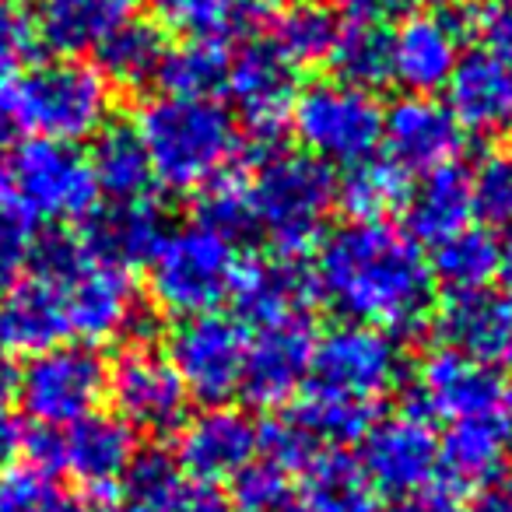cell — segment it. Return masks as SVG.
<instances>
[{
  "mask_svg": "<svg viewBox=\"0 0 512 512\" xmlns=\"http://www.w3.org/2000/svg\"><path fill=\"white\" fill-rule=\"evenodd\" d=\"M313 285L344 323L386 334H414L435 295L421 246L390 221H344L323 235Z\"/></svg>",
  "mask_w": 512,
  "mask_h": 512,
  "instance_id": "cell-1",
  "label": "cell"
},
{
  "mask_svg": "<svg viewBox=\"0 0 512 512\" xmlns=\"http://www.w3.org/2000/svg\"><path fill=\"white\" fill-rule=\"evenodd\" d=\"M151 176L172 193H200L232 169L239 151V127L218 99H183L158 95L144 102L134 123Z\"/></svg>",
  "mask_w": 512,
  "mask_h": 512,
  "instance_id": "cell-2",
  "label": "cell"
},
{
  "mask_svg": "<svg viewBox=\"0 0 512 512\" xmlns=\"http://www.w3.org/2000/svg\"><path fill=\"white\" fill-rule=\"evenodd\" d=\"M0 116L36 141L78 144L95 137L113 116V88L95 64L71 57L29 64L4 92Z\"/></svg>",
  "mask_w": 512,
  "mask_h": 512,
  "instance_id": "cell-3",
  "label": "cell"
},
{
  "mask_svg": "<svg viewBox=\"0 0 512 512\" xmlns=\"http://www.w3.org/2000/svg\"><path fill=\"white\" fill-rule=\"evenodd\" d=\"M256 235H264L274 256L302 260L323 239L330 211L337 207L334 169L306 151H274L249 162Z\"/></svg>",
  "mask_w": 512,
  "mask_h": 512,
  "instance_id": "cell-4",
  "label": "cell"
},
{
  "mask_svg": "<svg viewBox=\"0 0 512 512\" xmlns=\"http://www.w3.org/2000/svg\"><path fill=\"white\" fill-rule=\"evenodd\" d=\"M239 264V246L204 221L172 228L148 260L151 299L162 313L179 320L214 313L221 302L232 299Z\"/></svg>",
  "mask_w": 512,
  "mask_h": 512,
  "instance_id": "cell-5",
  "label": "cell"
},
{
  "mask_svg": "<svg viewBox=\"0 0 512 512\" xmlns=\"http://www.w3.org/2000/svg\"><path fill=\"white\" fill-rule=\"evenodd\" d=\"M383 113L372 92L344 81H313L299 92L292 109V130L309 158L323 165H351L372 158L383 144Z\"/></svg>",
  "mask_w": 512,
  "mask_h": 512,
  "instance_id": "cell-6",
  "label": "cell"
},
{
  "mask_svg": "<svg viewBox=\"0 0 512 512\" xmlns=\"http://www.w3.org/2000/svg\"><path fill=\"white\" fill-rule=\"evenodd\" d=\"M404 379V351L397 337L376 327L341 323L316 337L309 379L302 390L327 393L351 404L379 407Z\"/></svg>",
  "mask_w": 512,
  "mask_h": 512,
  "instance_id": "cell-7",
  "label": "cell"
},
{
  "mask_svg": "<svg viewBox=\"0 0 512 512\" xmlns=\"http://www.w3.org/2000/svg\"><path fill=\"white\" fill-rule=\"evenodd\" d=\"M109 365L92 344H60L18 369V404L39 428H71L99 411Z\"/></svg>",
  "mask_w": 512,
  "mask_h": 512,
  "instance_id": "cell-8",
  "label": "cell"
},
{
  "mask_svg": "<svg viewBox=\"0 0 512 512\" xmlns=\"http://www.w3.org/2000/svg\"><path fill=\"white\" fill-rule=\"evenodd\" d=\"M299 67L267 39H256L228 64L225 95L249 134V162L285 148V130L299 99Z\"/></svg>",
  "mask_w": 512,
  "mask_h": 512,
  "instance_id": "cell-9",
  "label": "cell"
},
{
  "mask_svg": "<svg viewBox=\"0 0 512 512\" xmlns=\"http://www.w3.org/2000/svg\"><path fill=\"white\" fill-rule=\"evenodd\" d=\"M8 183L15 200L36 221H85L99 207L88 155L74 144L25 141L8 158Z\"/></svg>",
  "mask_w": 512,
  "mask_h": 512,
  "instance_id": "cell-10",
  "label": "cell"
},
{
  "mask_svg": "<svg viewBox=\"0 0 512 512\" xmlns=\"http://www.w3.org/2000/svg\"><path fill=\"white\" fill-rule=\"evenodd\" d=\"M57 288L64 295L71 337L78 334L81 344L95 348V344L116 341V337H130V344H148L144 334L155 327V313L144 309L141 295L130 281V271L102 264L88 253L85 264Z\"/></svg>",
  "mask_w": 512,
  "mask_h": 512,
  "instance_id": "cell-11",
  "label": "cell"
},
{
  "mask_svg": "<svg viewBox=\"0 0 512 512\" xmlns=\"http://www.w3.org/2000/svg\"><path fill=\"white\" fill-rule=\"evenodd\" d=\"M249 334L235 316L204 313L179 320L169 337V362L186 393L207 407L228 404L239 393Z\"/></svg>",
  "mask_w": 512,
  "mask_h": 512,
  "instance_id": "cell-12",
  "label": "cell"
},
{
  "mask_svg": "<svg viewBox=\"0 0 512 512\" xmlns=\"http://www.w3.org/2000/svg\"><path fill=\"white\" fill-rule=\"evenodd\" d=\"M512 407V379L502 369L460 355L453 348H435L421 358L411 383V414L432 421L446 418L449 425L474 414H491Z\"/></svg>",
  "mask_w": 512,
  "mask_h": 512,
  "instance_id": "cell-13",
  "label": "cell"
},
{
  "mask_svg": "<svg viewBox=\"0 0 512 512\" xmlns=\"http://www.w3.org/2000/svg\"><path fill=\"white\" fill-rule=\"evenodd\" d=\"M109 400L116 418L127 421L134 432L172 435L186 425L190 393L176 376L172 362L151 344H130L109 369Z\"/></svg>",
  "mask_w": 512,
  "mask_h": 512,
  "instance_id": "cell-14",
  "label": "cell"
},
{
  "mask_svg": "<svg viewBox=\"0 0 512 512\" xmlns=\"http://www.w3.org/2000/svg\"><path fill=\"white\" fill-rule=\"evenodd\" d=\"M358 467L372 491L407 498L428 488L439 474V439L428 421L411 411L376 421L362 439Z\"/></svg>",
  "mask_w": 512,
  "mask_h": 512,
  "instance_id": "cell-15",
  "label": "cell"
},
{
  "mask_svg": "<svg viewBox=\"0 0 512 512\" xmlns=\"http://www.w3.org/2000/svg\"><path fill=\"white\" fill-rule=\"evenodd\" d=\"M313 348L316 330L309 316H295V320L256 330V337L246 348V365H242L239 383L246 404L278 411L292 397H299L309 379Z\"/></svg>",
  "mask_w": 512,
  "mask_h": 512,
  "instance_id": "cell-16",
  "label": "cell"
},
{
  "mask_svg": "<svg viewBox=\"0 0 512 512\" xmlns=\"http://www.w3.org/2000/svg\"><path fill=\"white\" fill-rule=\"evenodd\" d=\"M260 456V428L232 404L204 407L179 428L176 463L186 477L204 484L235 481Z\"/></svg>",
  "mask_w": 512,
  "mask_h": 512,
  "instance_id": "cell-17",
  "label": "cell"
},
{
  "mask_svg": "<svg viewBox=\"0 0 512 512\" xmlns=\"http://www.w3.org/2000/svg\"><path fill=\"white\" fill-rule=\"evenodd\" d=\"M463 127L449 113L446 102L432 95H404L383 113L386 162L400 172H435L456 165L463 151Z\"/></svg>",
  "mask_w": 512,
  "mask_h": 512,
  "instance_id": "cell-18",
  "label": "cell"
},
{
  "mask_svg": "<svg viewBox=\"0 0 512 512\" xmlns=\"http://www.w3.org/2000/svg\"><path fill=\"white\" fill-rule=\"evenodd\" d=\"M460 29L449 11H411L390 32L393 81L407 95L446 92L456 64H460Z\"/></svg>",
  "mask_w": 512,
  "mask_h": 512,
  "instance_id": "cell-19",
  "label": "cell"
},
{
  "mask_svg": "<svg viewBox=\"0 0 512 512\" xmlns=\"http://www.w3.org/2000/svg\"><path fill=\"white\" fill-rule=\"evenodd\" d=\"M313 299V271H306V264L299 260H285V256L239 264L232 285L235 320L256 330L295 320V316H309Z\"/></svg>",
  "mask_w": 512,
  "mask_h": 512,
  "instance_id": "cell-20",
  "label": "cell"
},
{
  "mask_svg": "<svg viewBox=\"0 0 512 512\" xmlns=\"http://www.w3.org/2000/svg\"><path fill=\"white\" fill-rule=\"evenodd\" d=\"M137 460V432L116 414H88L60 432V470L85 491H113Z\"/></svg>",
  "mask_w": 512,
  "mask_h": 512,
  "instance_id": "cell-21",
  "label": "cell"
},
{
  "mask_svg": "<svg viewBox=\"0 0 512 512\" xmlns=\"http://www.w3.org/2000/svg\"><path fill=\"white\" fill-rule=\"evenodd\" d=\"M446 106L463 134H512V64L491 57L488 50L460 53V64L446 85Z\"/></svg>",
  "mask_w": 512,
  "mask_h": 512,
  "instance_id": "cell-22",
  "label": "cell"
},
{
  "mask_svg": "<svg viewBox=\"0 0 512 512\" xmlns=\"http://www.w3.org/2000/svg\"><path fill=\"white\" fill-rule=\"evenodd\" d=\"M67 337L71 323L57 285L29 274L0 295V358H36Z\"/></svg>",
  "mask_w": 512,
  "mask_h": 512,
  "instance_id": "cell-23",
  "label": "cell"
},
{
  "mask_svg": "<svg viewBox=\"0 0 512 512\" xmlns=\"http://www.w3.org/2000/svg\"><path fill=\"white\" fill-rule=\"evenodd\" d=\"M512 460V407L453 421L439 442V470L453 488L484 491Z\"/></svg>",
  "mask_w": 512,
  "mask_h": 512,
  "instance_id": "cell-24",
  "label": "cell"
},
{
  "mask_svg": "<svg viewBox=\"0 0 512 512\" xmlns=\"http://www.w3.org/2000/svg\"><path fill=\"white\" fill-rule=\"evenodd\" d=\"M169 232V221H165L162 207L144 200H127V204H109L95 207L85 221H81V246L102 260V264L113 267H141L155 256L158 242Z\"/></svg>",
  "mask_w": 512,
  "mask_h": 512,
  "instance_id": "cell-25",
  "label": "cell"
},
{
  "mask_svg": "<svg viewBox=\"0 0 512 512\" xmlns=\"http://www.w3.org/2000/svg\"><path fill=\"white\" fill-rule=\"evenodd\" d=\"M404 232L418 246H442L446 239L470 228L477 214L474 176L460 165H446L418 176V183L407 186L404 197Z\"/></svg>",
  "mask_w": 512,
  "mask_h": 512,
  "instance_id": "cell-26",
  "label": "cell"
},
{
  "mask_svg": "<svg viewBox=\"0 0 512 512\" xmlns=\"http://www.w3.org/2000/svg\"><path fill=\"white\" fill-rule=\"evenodd\" d=\"M446 348L484 362L491 369L512 365V306L498 292L449 295L439 313Z\"/></svg>",
  "mask_w": 512,
  "mask_h": 512,
  "instance_id": "cell-27",
  "label": "cell"
},
{
  "mask_svg": "<svg viewBox=\"0 0 512 512\" xmlns=\"http://www.w3.org/2000/svg\"><path fill=\"white\" fill-rule=\"evenodd\" d=\"M278 0H155L158 25L183 39L221 43L267 32L278 15Z\"/></svg>",
  "mask_w": 512,
  "mask_h": 512,
  "instance_id": "cell-28",
  "label": "cell"
},
{
  "mask_svg": "<svg viewBox=\"0 0 512 512\" xmlns=\"http://www.w3.org/2000/svg\"><path fill=\"white\" fill-rule=\"evenodd\" d=\"M137 0H39L36 4V36L57 57L78 60L95 50L109 32L130 22Z\"/></svg>",
  "mask_w": 512,
  "mask_h": 512,
  "instance_id": "cell-29",
  "label": "cell"
},
{
  "mask_svg": "<svg viewBox=\"0 0 512 512\" xmlns=\"http://www.w3.org/2000/svg\"><path fill=\"white\" fill-rule=\"evenodd\" d=\"M165 53H169V36L162 25L134 15L95 46V71L109 81V88L141 92L158 81Z\"/></svg>",
  "mask_w": 512,
  "mask_h": 512,
  "instance_id": "cell-30",
  "label": "cell"
},
{
  "mask_svg": "<svg viewBox=\"0 0 512 512\" xmlns=\"http://www.w3.org/2000/svg\"><path fill=\"white\" fill-rule=\"evenodd\" d=\"M88 165H92V176H95L99 193H106L113 204L144 200L151 193V186H155L148 151H144L134 123L109 120L106 127L95 134Z\"/></svg>",
  "mask_w": 512,
  "mask_h": 512,
  "instance_id": "cell-31",
  "label": "cell"
},
{
  "mask_svg": "<svg viewBox=\"0 0 512 512\" xmlns=\"http://www.w3.org/2000/svg\"><path fill=\"white\" fill-rule=\"evenodd\" d=\"M428 267H432V281L446 288V295L491 292V285L502 278V242L491 228L470 225L435 246Z\"/></svg>",
  "mask_w": 512,
  "mask_h": 512,
  "instance_id": "cell-32",
  "label": "cell"
},
{
  "mask_svg": "<svg viewBox=\"0 0 512 512\" xmlns=\"http://www.w3.org/2000/svg\"><path fill=\"white\" fill-rule=\"evenodd\" d=\"M299 474L302 488L295 495L306 512H379L358 460L341 449H320Z\"/></svg>",
  "mask_w": 512,
  "mask_h": 512,
  "instance_id": "cell-33",
  "label": "cell"
},
{
  "mask_svg": "<svg viewBox=\"0 0 512 512\" xmlns=\"http://www.w3.org/2000/svg\"><path fill=\"white\" fill-rule=\"evenodd\" d=\"M344 18L323 0H295L288 8H278L271 22V39L295 67H320L330 64L337 39H341Z\"/></svg>",
  "mask_w": 512,
  "mask_h": 512,
  "instance_id": "cell-34",
  "label": "cell"
},
{
  "mask_svg": "<svg viewBox=\"0 0 512 512\" xmlns=\"http://www.w3.org/2000/svg\"><path fill=\"white\" fill-rule=\"evenodd\" d=\"M404 197V172L386 158H365L337 179V207L348 214V221H386L404 207Z\"/></svg>",
  "mask_w": 512,
  "mask_h": 512,
  "instance_id": "cell-35",
  "label": "cell"
},
{
  "mask_svg": "<svg viewBox=\"0 0 512 512\" xmlns=\"http://www.w3.org/2000/svg\"><path fill=\"white\" fill-rule=\"evenodd\" d=\"M337 81L351 88H372L393 81V53H390V29L372 22H344L341 39L330 53Z\"/></svg>",
  "mask_w": 512,
  "mask_h": 512,
  "instance_id": "cell-36",
  "label": "cell"
},
{
  "mask_svg": "<svg viewBox=\"0 0 512 512\" xmlns=\"http://www.w3.org/2000/svg\"><path fill=\"white\" fill-rule=\"evenodd\" d=\"M228 50L221 43H200V39H183L179 46H169L165 53L158 85L165 95H183V99H214L225 92L228 81Z\"/></svg>",
  "mask_w": 512,
  "mask_h": 512,
  "instance_id": "cell-37",
  "label": "cell"
},
{
  "mask_svg": "<svg viewBox=\"0 0 512 512\" xmlns=\"http://www.w3.org/2000/svg\"><path fill=\"white\" fill-rule=\"evenodd\" d=\"M379 407L351 404V400H337L327 393L306 390L292 418L302 425V432L316 442L320 449H341L348 442H362L365 432L376 425Z\"/></svg>",
  "mask_w": 512,
  "mask_h": 512,
  "instance_id": "cell-38",
  "label": "cell"
},
{
  "mask_svg": "<svg viewBox=\"0 0 512 512\" xmlns=\"http://www.w3.org/2000/svg\"><path fill=\"white\" fill-rule=\"evenodd\" d=\"M197 221H204L207 228L221 232L225 239H232L239 246L242 239L256 235V218H253V197H249V176L246 172H232L218 176L211 186L197 193Z\"/></svg>",
  "mask_w": 512,
  "mask_h": 512,
  "instance_id": "cell-39",
  "label": "cell"
},
{
  "mask_svg": "<svg viewBox=\"0 0 512 512\" xmlns=\"http://www.w3.org/2000/svg\"><path fill=\"white\" fill-rule=\"evenodd\" d=\"M36 246V218L15 200V193H0V295L18 285Z\"/></svg>",
  "mask_w": 512,
  "mask_h": 512,
  "instance_id": "cell-40",
  "label": "cell"
},
{
  "mask_svg": "<svg viewBox=\"0 0 512 512\" xmlns=\"http://www.w3.org/2000/svg\"><path fill=\"white\" fill-rule=\"evenodd\" d=\"M232 502L242 512H288L295 505V491L285 470L267 460H256L235 477Z\"/></svg>",
  "mask_w": 512,
  "mask_h": 512,
  "instance_id": "cell-41",
  "label": "cell"
},
{
  "mask_svg": "<svg viewBox=\"0 0 512 512\" xmlns=\"http://www.w3.org/2000/svg\"><path fill=\"white\" fill-rule=\"evenodd\" d=\"M36 22L18 0H0V92L36 57Z\"/></svg>",
  "mask_w": 512,
  "mask_h": 512,
  "instance_id": "cell-42",
  "label": "cell"
},
{
  "mask_svg": "<svg viewBox=\"0 0 512 512\" xmlns=\"http://www.w3.org/2000/svg\"><path fill=\"white\" fill-rule=\"evenodd\" d=\"M477 211L498 225H512V144L491 151L474 172Z\"/></svg>",
  "mask_w": 512,
  "mask_h": 512,
  "instance_id": "cell-43",
  "label": "cell"
},
{
  "mask_svg": "<svg viewBox=\"0 0 512 512\" xmlns=\"http://www.w3.org/2000/svg\"><path fill=\"white\" fill-rule=\"evenodd\" d=\"M316 453H320V446L302 432V425L292 414H288V418L267 421V425L260 428V456H264L267 463H274V467H281L285 474L302 470Z\"/></svg>",
  "mask_w": 512,
  "mask_h": 512,
  "instance_id": "cell-44",
  "label": "cell"
},
{
  "mask_svg": "<svg viewBox=\"0 0 512 512\" xmlns=\"http://www.w3.org/2000/svg\"><path fill=\"white\" fill-rule=\"evenodd\" d=\"M134 498V495H127ZM141 502H151L158 512H232V498L218 488V484L193 481L179 470L162 491L155 495H141Z\"/></svg>",
  "mask_w": 512,
  "mask_h": 512,
  "instance_id": "cell-45",
  "label": "cell"
},
{
  "mask_svg": "<svg viewBox=\"0 0 512 512\" xmlns=\"http://www.w3.org/2000/svg\"><path fill=\"white\" fill-rule=\"evenodd\" d=\"M474 39H481L491 57L512 64V0H488L477 4Z\"/></svg>",
  "mask_w": 512,
  "mask_h": 512,
  "instance_id": "cell-46",
  "label": "cell"
},
{
  "mask_svg": "<svg viewBox=\"0 0 512 512\" xmlns=\"http://www.w3.org/2000/svg\"><path fill=\"white\" fill-rule=\"evenodd\" d=\"M50 484L53 477L39 474L32 467L4 470L0 474V512H29Z\"/></svg>",
  "mask_w": 512,
  "mask_h": 512,
  "instance_id": "cell-47",
  "label": "cell"
},
{
  "mask_svg": "<svg viewBox=\"0 0 512 512\" xmlns=\"http://www.w3.org/2000/svg\"><path fill=\"white\" fill-rule=\"evenodd\" d=\"M411 4L414 0H344V8L351 11V22H372V25L407 18L411 15Z\"/></svg>",
  "mask_w": 512,
  "mask_h": 512,
  "instance_id": "cell-48",
  "label": "cell"
},
{
  "mask_svg": "<svg viewBox=\"0 0 512 512\" xmlns=\"http://www.w3.org/2000/svg\"><path fill=\"white\" fill-rule=\"evenodd\" d=\"M390 512H463V509L449 488H435V484H428V488L414 491V495L397 498Z\"/></svg>",
  "mask_w": 512,
  "mask_h": 512,
  "instance_id": "cell-49",
  "label": "cell"
},
{
  "mask_svg": "<svg viewBox=\"0 0 512 512\" xmlns=\"http://www.w3.org/2000/svg\"><path fill=\"white\" fill-rule=\"evenodd\" d=\"M25 446V425L8 404V397H0V470L8 467Z\"/></svg>",
  "mask_w": 512,
  "mask_h": 512,
  "instance_id": "cell-50",
  "label": "cell"
},
{
  "mask_svg": "<svg viewBox=\"0 0 512 512\" xmlns=\"http://www.w3.org/2000/svg\"><path fill=\"white\" fill-rule=\"evenodd\" d=\"M29 512H92V505L81 495H74V491H64V488H57V484H50Z\"/></svg>",
  "mask_w": 512,
  "mask_h": 512,
  "instance_id": "cell-51",
  "label": "cell"
},
{
  "mask_svg": "<svg viewBox=\"0 0 512 512\" xmlns=\"http://www.w3.org/2000/svg\"><path fill=\"white\" fill-rule=\"evenodd\" d=\"M467 512H512V498L505 491H481Z\"/></svg>",
  "mask_w": 512,
  "mask_h": 512,
  "instance_id": "cell-52",
  "label": "cell"
},
{
  "mask_svg": "<svg viewBox=\"0 0 512 512\" xmlns=\"http://www.w3.org/2000/svg\"><path fill=\"white\" fill-rule=\"evenodd\" d=\"M8 158H11V127H8V120L0 116V193H11V183H8Z\"/></svg>",
  "mask_w": 512,
  "mask_h": 512,
  "instance_id": "cell-53",
  "label": "cell"
},
{
  "mask_svg": "<svg viewBox=\"0 0 512 512\" xmlns=\"http://www.w3.org/2000/svg\"><path fill=\"white\" fill-rule=\"evenodd\" d=\"M498 242H502V274L512 281V225H505V232L498 235Z\"/></svg>",
  "mask_w": 512,
  "mask_h": 512,
  "instance_id": "cell-54",
  "label": "cell"
},
{
  "mask_svg": "<svg viewBox=\"0 0 512 512\" xmlns=\"http://www.w3.org/2000/svg\"><path fill=\"white\" fill-rule=\"evenodd\" d=\"M109 512H158L151 502H141V498H123V502H116Z\"/></svg>",
  "mask_w": 512,
  "mask_h": 512,
  "instance_id": "cell-55",
  "label": "cell"
},
{
  "mask_svg": "<svg viewBox=\"0 0 512 512\" xmlns=\"http://www.w3.org/2000/svg\"><path fill=\"white\" fill-rule=\"evenodd\" d=\"M432 4H439V8L446 11V8H456V4H463V0H432Z\"/></svg>",
  "mask_w": 512,
  "mask_h": 512,
  "instance_id": "cell-56",
  "label": "cell"
},
{
  "mask_svg": "<svg viewBox=\"0 0 512 512\" xmlns=\"http://www.w3.org/2000/svg\"><path fill=\"white\" fill-rule=\"evenodd\" d=\"M505 495H509V498H512V477H509V491H505Z\"/></svg>",
  "mask_w": 512,
  "mask_h": 512,
  "instance_id": "cell-57",
  "label": "cell"
}]
</instances>
